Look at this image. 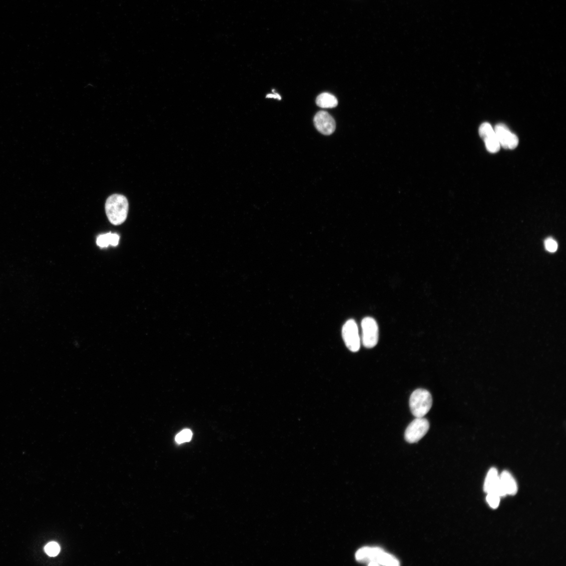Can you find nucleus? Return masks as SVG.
<instances>
[{
  "label": "nucleus",
  "mask_w": 566,
  "mask_h": 566,
  "mask_svg": "<svg viewBox=\"0 0 566 566\" xmlns=\"http://www.w3.org/2000/svg\"><path fill=\"white\" fill-rule=\"evenodd\" d=\"M106 212L108 220L113 225L119 226L126 220L129 212V202L123 195L114 194L107 200Z\"/></svg>",
  "instance_id": "1"
},
{
  "label": "nucleus",
  "mask_w": 566,
  "mask_h": 566,
  "mask_svg": "<svg viewBox=\"0 0 566 566\" xmlns=\"http://www.w3.org/2000/svg\"><path fill=\"white\" fill-rule=\"evenodd\" d=\"M356 560L360 562H367L369 565H399V562L393 556L384 552L379 547H364L356 553Z\"/></svg>",
  "instance_id": "2"
},
{
  "label": "nucleus",
  "mask_w": 566,
  "mask_h": 566,
  "mask_svg": "<svg viewBox=\"0 0 566 566\" xmlns=\"http://www.w3.org/2000/svg\"><path fill=\"white\" fill-rule=\"evenodd\" d=\"M432 405L430 393L422 388L414 391L410 397V409L416 418L424 417L429 412Z\"/></svg>",
  "instance_id": "3"
},
{
  "label": "nucleus",
  "mask_w": 566,
  "mask_h": 566,
  "mask_svg": "<svg viewBox=\"0 0 566 566\" xmlns=\"http://www.w3.org/2000/svg\"><path fill=\"white\" fill-rule=\"evenodd\" d=\"M429 429L428 420L424 417L416 418L410 423L405 432V439L410 443H416L423 438Z\"/></svg>",
  "instance_id": "4"
},
{
  "label": "nucleus",
  "mask_w": 566,
  "mask_h": 566,
  "mask_svg": "<svg viewBox=\"0 0 566 566\" xmlns=\"http://www.w3.org/2000/svg\"><path fill=\"white\" fill-rule=\"evenodd\" d=\"M362 343L367 348L374 347L379 340V327L375 320L370 317L364 318L361 323Z\"/></svg>",
  "instance_id": "5"
},
{
  "label": "nucleus",
  "mask_w": 566,
  "mask_h": 566,
  "mask_svg": "<svg viewBox=\"0 0 566 566\" xmlns=\"http://www.w3.org/2000/svg\"><path fill=\"white\" fill-rule=\"evenodd\" d=\"M342 335L347 347L352 352H357L360 348V338L356 322L353 319L348 320L343 325Z\"/></svg>",
  "instance_id": "6"
},
{
  "label": "nucleus",
  "mask_w": 566,
  "mask_h": 566,
  "mask_svg": "<svg viewBox=\"0 0 566 566\" xmlns=\"http://www.w3.org/2000/svg\"><path fill=\"white\" fill-rule=\"evenodd\" d=\"M501 147L505 149L513 150L518 144V137L503 124L496 125L494 129Z\"/></svg>",
  "instance_id": "7"
},
{
  "label": "nucleus",
  "mask_w": 566,
  "mask_h": 566,
  "mask_svg": "<svg viewBox=\"0 0 566 566\" xmlns=\"http://www.w3.org/2000/svg\"><path fill=\"white\" fill-rule=\"evenodd\" d=\"M314 123L317 130L324 135H332L336 130L335 120L324 111H321L315 115Z\"/></svg>",
  "instance_id": "8"
},
{
  "label": "nucleus",
  "mask_w": 566,
  "mask_h": 566,
  "mask_svg": "<svg viewBox=\"0 0 566 566\" xmlns=\"http://www.w3.org/2000/svg\"><path fill=\"white\" fill-rule=\"evenodd\" d=\"M484 490L487 493H496L500 497L506 495L501 483L500 475L494 468H491L487 473L484 484Z\"/></svg>",
  "instance_id": "9"
},
{
  "label": "nucleus",
  "mask_w": 566,
  "mask_h": 566,
  "mask_svg": "<svg viewBox=\"0 0 566 566\" xmlns=\"http://www.w3.org/2000/svg\"><path fill=\"white\" fill-rule=\"evenodd\" d=\"M501 483L506 495H514L517 492V485L513 476L507 471L500 475Z\"/></svg>",
  "instance_id": "10"
},
{
  "label": "nucleus",
  "mask_w": 566,
  "mask_h": 566,
  "mask_svg": "<svg viewBox=\"0 0 566 566\" xmlns=\"http://www.w3.org/2000/svg\"><path fill=\"white\" fill-rule=\"evenodd\" d=\"M338 104L336 97L327 93L320 94L316 99V104L322 108H334L337 106Z\"/></svg>",
  "instance_id": "11"
},
{
  "label": "nucleus",
  "mask_w": 566,
  "mask_h": 566,
  "mask_svg": "<svg viewBox=\"0 0 566 566\" xmlns=\"http://www.w3.org/2000/svg\"><path fill=\"white\" fill-rule=\"evenodd\" d=\"M119 236L117 234H113L109 233L105 235H100L97 239V244L101 248L108 247L109 245L116 246L118 245Z\"/></svg>",
  "instance_id": "12"
},
{
  "label": "nucleus",
  "mask_w": 566,
  "mask_h": 566,
  "mask_svg": "<svg viewBox=\"0 0 566 566\" xmlns=\"http://www.w3.org/2000/svg\"><path fill=\"white\" fill-rule=\"evenodd\" d=\"M485 147L488 151L495 153L500 150L501 146L496 135L488 138L484 140Z\"/></svg>",
  "instance_id": "13"
},
{
  "label": "nucleus",
  "mask_w": 566,
  "mask_h": 566,
  "mask_svg": "<svg viewBox=\"0 0 566 566\" xmlns=\"http://www.w3.org/2000/svg\"><path fill=\"white\" fill-rule=\"evenodd\" d=\"M479 133L480 137L483 140L495 135L494 130L491 125L487 123H483L481 125Z\"/></svg>",
  "instance_id": "14"
},
{
  "label": "nucleus",
  "mask_w": 566,
  "mask_h": 566,
  "mask_svg": "<svg viewBox=\"0 0 566 566\" xmlns=\"http://www.w3.org/2000/svg\"><path fill=\"white\" fill-rule=\"evenodd\" d=\"M44 550L49 556L55 557L58 555L61 548L58 543L52 541L48 543Z\"/></svg>",
  "instance_id": "15"
},
{
  "label": "nucleus",
  "mask_w": 566,
  "mask_h": 566,
  "mask_svg": "<svg viewBox=\"0 0 566 566\" xmlns=\"http://www.w3.org/2000/svg\"><path fill=\"white\" fill-rule=\"evenodd\" d=\"M193 437V433L190 429H184L179 434H177L175 438V440L177 443H182L190 441Z\"/></svg>",
  "instance_id": "16"
},
{
  "label": "nucleus",
  "mask_w": 566,
  "mask_h": 566,
  "mask_svg": "<svg viewBox=\"0 0 566 566\" xmlns=\"http://www.w3.org/2000/svg\"><path fill=\"white\" fill-rule=\"evenodd\" d=\"M486 501L492 508H496L500 503V496L494 493H487Z\"/></svg>",
  "instance_id": "17"
},
{
  "label": "nucleus",
  "mask_w": 566,
  "mask_h": 566,
  "mask_svg": "<svg viewBox=\"0 0 566 566\" xmlns=\"http://www.w3.org/2000/svg\"><path fill=\"white\" fill-rule=\"evenodd\" d=\"M546 249L550 252H556L558 248L557 243L551 238H548L545 241Z\"/></svg>",
  "instance_id": "18"
},
{
  "label": "nucleus",
  "mask_w": 566,
  "mask_h": 566,
  "mask_svg": "<svg viewBox=\"0 0 566 566\" xmlns=\"http://www.w3.org/2000/svg\"><path fill=\"white\" fill-rule=\"evenodd\" d=\"M272 92L274 93V94L268 95L267 96H266V98L278 99L279 100L282 99L281 96L278 94H277L276 93H275V91L274 90H272Z\"/></svg>",
  "instance_id": "19"
}]
</instances>
